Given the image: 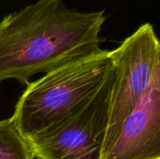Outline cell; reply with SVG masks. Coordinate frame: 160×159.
<instances>
[{"label": "cell", "mask_w": 160, "mask_h": 159, "mask_svg": "<svg viewBox=\"0 0 160 159\" xmlns=\"http://www.w3.org/2000/svg\"><path fill=\"white\" fill-rule=\"evenodd\" d=\"M110 52L113 82L104 146L121 123L160 82V44L151 23L141 25L118 48Z\"/></svg>", "instance_id": "cell-3"}, {"label": "cell", "mask_w": 160, "mask_h": 159, "mask_svg": "<svg viewBox=\"0 0 160 159\" xmlns=\"http://www.w3.org/2000/svg\"><path fill=\"white\" fill-rule=\"evenodd\" d=\"M0 159H36L30 142L21 134L12 117L0 120Z\"/></svg>", "instance_id": "cell-6"}, {"label": "cell", "mask_w": 160, "mask_h": 159, "mask_svg": "<svg viewBox=\"0 0 160 159\" xmlns=\"http://www.w3.org/2000/svg\"><path fill=\"white\" fill-rule=\"evenodd\" d=\"M113 70L81 108L30 141L37 159H101L110 113Z\"/></svg>", "instance_id": "cell-4"}, {"label": "cell", "mask_w": 160, "mask_h": 159, "mask_svg": "<svg viewBox=\"0 0 160 159\" xmlns=\"http://www.w3.org/2000/svg\"><path fill=\"white\" fill-rule=\"evenodd\" d=\"M101 159H160V82L121 123Z\"/></svg>", "instance_id": "cell-5"}, {"label": "cell", "mask_w": 160, "mask_h": 159, "mask_svg": "<svg viewBox=\"0 0 160 159\" xmlns=\"http://www.w3.org/2000/svg\"><path fill=\"white\" fill-rule=\"evenodd\" d=\"M113 70L111 52H100L48 73L27 84L11 116L32 141L86 103Z\"/></svg>", "instance_id": "cell-2"}, {"label": "cell", "mask_w": 160, "mask_h": 159, "mask_svg": "<svg viewBox=\"0 0 160 159\" xmlns=\"http://www.w3.org/2000/svg\"><path fill=\"white\" fill-rule=\"evenodd\" d=\"M104 10L82 12L63 0H38L0 22V83L28 84L38 73L93 55L100 48Z\"/></svg>", "instance_id": "cell-1"}]
</instances>
